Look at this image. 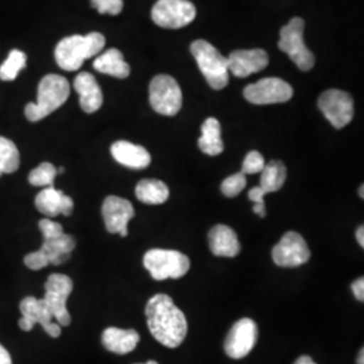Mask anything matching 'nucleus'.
I'll list each match as a JSON object with an SVG mask.
<instances>
[{"label":"nucleus","mask_w":364,"mask_h":364,"mask_svg":"<svg viewBox=\"0 0 364 364\" xmlns=\"http://www.w3.org/2000/svg\"><path fill=\"white\" fill-rule=\"evenodd\" d=\"M294 364H316L311 356H301Z\"/></svg>","instance_id":"obj_40"},{"label":"nucleus","mask_w":364,"mask_h":364,"mask_svg":"<svg viewBox=\"0 0 364 364\" xmlns=\"http://www.w3.org/2000/svg\"><path fill=\"white\" fill-rule=\"evenodd\" d=\"M191 52L209 85L218 91L225 88L230 80L228 60L204 39L195 41L191 45Z\"/></svg>","instance_id":"obj_4"},{"label":"nucleus","mask_w":364,"mask_h":364,"mask_svg":"<svg viewBox=\"0 0 364 364\" xmlns=\"http://www.w3.org/2000/svg\"><path fill=\"white\" fill-rule=\"evenodd\" d=\"M358 364H364V350L362 348L360 352H359V356H358Z\"/></svg>","instance_id":"obj_41"},{"label":"nucleus","mask_w":364,"mask_h":364,"mask_svg":"<svg viewBox=\"0 0 364 364\" xmlns=\"http://www.w3.org/2000/svg\"><path fill=\"white\" fill-rule=\"evenodd\" d=\"M150 105L165 117H174L182 107V92L178 82L169 75H158L150 82Z\"/></svg>","instance_id":"obj_7"},{"label":"nucleus","mask_w":364,"mask_h":364,"mask_svg":"<svg viewBox=\"0 0 364 364\" xmlns=\"http://www.w3.org/2000/svg\"><path fill=\"white\" fill-rule=\"evenodd\" d=\"M243 95L252 105H277L289 102L293 96V88L282 78H262L246 87Z\"/></svg>","instance_id":"obj_10"},{"label":"nucleus","mask_w":364,"mask_h":364,"mask_svg":"<svg viewBox=\"0 0 364 364\" xmlns=\"http://www.w3.org/2000/svg\"><path fill=\"white\" fill-rule=\"evenodd\" d=\"M111 154L117 164L130 169H146L151 162V156L144 146L129 141H117L112 144Z\"/></svg>","instance_id":"obj_18"},{"label":"nucleus","mask_w":364,"mask_h":364,"mask_svg":"<svg viewBox=\"0 0 364 364\" xmlns=\"http://www.w3.org/2000/svg\"><path fill=\"white\" fill-rule=\"evenodd\" d=\"M304 30L305 22L301 18H293L287 26L282 27L279 34L281 38L278 42V48L287 53L290 60L299 66V69L308 72L314 66V55L306 48L304 42Z\"/></svg>","instance_id":"obj_6"},{"label":"nucleus","mask_w":364,"mask_h":364,"mask_svg":"<svg viewBox=\"0 0 364 364\" xmlns=\"http://www.w3.org/2000/svg\"><path fill=\"white\" fill-rule=\"evenodd\" d=\"M34 203L39 212L48 218H55L58 215L70 216L75 208L73 200L54 186L43 188V191H41L36 197Z\"/></svg>","instance_id":"obj_17"},{"label":"nucleus","mask_w":364,"mask_h":364,"mask_svg":"<svg viewBox=\"0 0 364 364\" xmlns=\"http://www.w3.org/2000/svg\"><path fill=\"white\" fill-rule=\"evenodd\" d=\"M247 185L246 174L237 173L228 178H225L221 183V193L227 197H236Z\"/></svg>","instance_id":"obj_30"},{"label":"nucleus","mask_w":364,"mask_h":364,"mask_svg":"<svg viewBox=\"0 0 364 364\" xmlns=\"http://www.w3.org/2000/svg\"><path fill=\"white\" fill-rule=\"evenodd\" d=\"M317 105L335 129H343L353 117V99L351 95L340 90H329L320 97Z\"/></svg>","instance_id":"obj_11"},{"label":"nucleus","mask_w":364,"mask_h":364,"mask_svg":"<svg viewBox=\"0 0 364 364\" xmlns=\"http://www.w3.org/2000/svg\"><path fill=\"white\" fill-rule=\"evenodd\" d=\"M0 364H13L11 355L0 344Z\"/></svg>","instance_id":"obj_37"},{"label":"nucleus","mask_w":364,"mask_h":364,"mask_svg":"<svg viewBox=\"0 0 364 364\" xmlns=\"http://www.w3.org/2000/svg\"><path fill=\"white\" fill-rule=\"evenodd\" d=\"M1 174H3V173H1V171H0V177H1Z\"/></svg>","instance_id":"obj_45"},{"label":"nucleus","mask_w":364,"mask_h":364,"mask_svg":"<svg viewBox=\"0 0 364 364\" xmlns=\"http://www.w3.org/2000/svg\"><path fill=\"white\" fill-rule=\"evenodd\" d=\"M254 212H255L259 218H262V219L266 218V207H264V205H257V204H255V205H254Z\"/></svg>","instance_id":"obj_39"},{"label":"nucleus","mask_w":364,"mask_h":364,"mask_svg":"<svg viewBox=\"0 0 364 364\" xmlns=\"http://www.w3.org/2000/svg\"><path fill=\"white\" fill-rule=\"evenodd\" d=\"M287 181V166L281 161H272L260 171V188L267 193L279 191Z\"/></svg>","instance_id":"obj_26"},{"label":"nucleus","mask_w":364,"mask_h":364,"mask_svg":"<svg viewBox=\"0 0 364 364\" xmlns=\"http://www.w3.org/2000/svg\"><path fill=\"white\" fill-rule=\"evenodd\" d=\"M363 191H364V186H363V185H362V186H360V192H359V193H360V197H362V198H364Z\"/></svg>","instance_id":"obj_42"},{"label":"nucleus","mask_w":364,"mask_h":364,"mask_svg":"<svg viewBox=\"0 0 364 364\" xmlns=\"http://www.w3.org/2000/svg\"><path fill=\"white\" fill-rule=\"evenodd\" d=\"M102 215L108 232L126 237L129 235V223L135 210L129 200L119 196H108L103 203Z\"/></svg>","instance_id":"obj_15"},{"label":"nucleus","mask_w":364,"mask_h":364,"mask_svg":"<svg viewBox=\"0 0 364 364\" xmlns=\"http://www.w3.org/2000/svg\"><path fill=\"white\" fill-rule=\"evenodd\" d=\"M147 326L156 341L168 348L180 347L188 333V321L181 309L166 294H156L146 305Z\"/></svg>","instance_id":"obj_1"},{"label":"nucleus","mask_w":364,"mask_h":364,"mask_svg":"<svg viewBox=\"0 0 364 364\" xmlns=\"http://www.w3.org/2000/svg\"><path fill=\"white\" fill-rule=\"evenodd\" d=\"M21 156L19 150L13 141L0 136V171L1 173H14L19 169Z\"/></svg>","instance_id":"obj_27"},{"label":"nucleus","mask_w":364,"mask_h":364,"mask_svg":"<svg viewBox=\"0 0 364 364\" xmlns=\"http://www.w3.org/2000/svg\"><path fill=\"white\" fill-rule=\"evenodd\" d=\"M209 247L213 255L235 258L240 252L237 235L228 225H215L208 234Z\"/></svg>","instance_id":"obj_20"},{"label":"nucleus","mask_w":364,"mask_h":364,"mask_svg":"<svg viewBox=\"0 0 364 364\" xmlns=\"http://www.w3.org/2000/svg\"><path fill=\"white\" fill-rule=\"evenodd\" d=\"M356 239H358V243L364 247V227H359L358 231H356Z\"/></svg>","instance_id":"obj_38"},{"label":"nucleus","mask_w":364,"mask_h":364,"mask_svg":"<svg viewBox=\"0 0 364 364\" xmlns=\"http://www.w3.org/2000/svg\"><path fill=\"white\" fill-rule=\"evenodd\" d=\"M69 95L70 85L65 77L48 75L39 82L37 103H28L25 108V115L30 122H39L64 105Z\"/></svg>","instance_id":"obj_3"},{"label":"nucleus","mask_w":364,"mask_h":364,"mask_svg":"<svg viewBox=\"0 0 364 364\" xmlns=\"http://www.w3.org/2000/svg\"><path fill=\"white\" fill-rule=\"evenodd\" d=\"M228 69L236 77H248L263 70L269 64V55L262 49L235 50L230 54Z\"/></svg>","instance_id":"obj_16"},{"label":"nucleus","mask_w":364,"mask_h":364,"mask_svg":"<svg viewBox=\"0 0 364 364\" xmlns=\"http://www.w3.org/2000/svg\"><path fill=\"white\" fill-rule=\"evenodd\" d=\"M151 18L164 28H181L195 21V4L189 0H158L151 10Z\"/></svg>","instance_id":"obj_9"},{"label":"nucleus","mask_w":364,"mask_h":364,"mask_svg":"<svg viewBox=\"0 0 364 364\" xmlns=\"http://www.w3.org/2000/svg\"><path fill=\"white\" fill-rule=\"evenodd\" d=\"M23 260H25L27 267L31 270H41L49 264V259L42 250L27 254Z\"/></svg>","instance_id":"obj_34"},{"label":"nucleus","mask_w":364,"mask_h":364,"mask_svg":"<svg viewBox=\"0 0 364 364\" xmlns=\"http://www.w3.org/2000/svg\"><path fill=\"white\" fill-rule=\"evenodd\" d=\"M27 55L22 50L14 49L9 54L7 60L0 66V80L14 81L18 77V73L26 68Z\"/></svg>","instance_id":"obj_28"},{"label":"nucleus","mask_w":364,"mask_h":364,"mask_svg":"<svg viewBox=\"0 0 364 364\" xmlns=\"http://www.w3.org/2000/svg\"><path fill=\"white\" fill-rule=\"evenodd\" d=\"M266 162L263 156L258 153V151H250L245 161H243V168H242V173L243 174H257L260 173L263 168H264Z\"/></svg>","instance_id":"obj_31"},{"label":"nucleus","mask_w":364,"mask_h":364,"mask_svg":"<svg viewBox=\"0 0 364 364\" xmlns=\"http://www.w3.org/2000/svg\"><path fill=\"white\" fill-rule=\"evenodd\" d=\"M19 309L22 313V318L19 320V328L25 332L31 331L36 324H41L50 338H60L61 326L53 323V314L46 306L43 299L26 297L21 301Z\"/></svg>","instance_id":"obj_12"},{"label":"nucleus","mask_w":364,"mask_h":364,"mask_svg":"<svg viewBox=\"0 0 364 364\" xmlns=\"http://www.w3.org/2000/svg\"><path fill=\"white\" fill-rule=\"evenodd\" d=\"M64 171H65L64 168H60V169L57 170V173H64Z\"/></svg>","instance_id":"obj_43"},{"label":"nucleus","mask_w":364,"mask_h":364,"mask_svg":"<svg viewBox=\"0 0 364 364\" xmlns=\"http://www.w3.org/2000/svg\"><path fill=\"white\" fill-rule=\"evenodd\" d=\"M57 169L50 162H42L38 168L30 171L28 174V182L33 186H41V188H49L53 186L55 176H57Z\"/></svg>","instance_id":"obj_29"},{"label":"nucleus","mask_w":364,"mask_h":364,"mask_svg":"<svg viewBox=\"0 0 364 364\" xmlns=\"http://www.w3.org/2000/svg\"><path fill=\"white\" fill-rule=\"evenodd\" d=\"M93 68L100 73L114 77L127 78L130 76V65L124 61L123 54L117 49H109L100 54L95 60Z\"/></svg>","instance_id":"obj_23"},{"label":"nucleus","mask_w":364,"mask_h":364,"mask_svg":"<svg viewBox=\"0 0 364 364\" xmlns=\"http://www.w3.org/2000/svg\"><path fill=\"white\" fill-rule=\"evenodd\" d=\"M45 290L43 301L52 312L53 318L60 326H69L72 318L66 309V299L73 290V281L64 274H52L45 284Z\"/></svg>","instance_id":"obj_8"},{"label":"nucleus","mask_w":364,"mask_h":364,"mask_svg":"<svg viewBox=\"0 0 364 364\" xmlns=\"http://www.w3.org/2000/svg\"><path fill=\"white\" fill-rule=\"evenodd\" d=\"M76 248V240L72 235L65 232L52 239H43L41 250L46 254L49 264L60 266L64 264L70 258L72 251Z\"/></svg>","instance_id":"obj_22"},{"label":"nucleus","mask_w":364,"mask_h":364,"mask_svg":"<svg viewBox=\"0 0 364 364\" xmlns=\"http://www.w3.org/2000/svg\"><path fill=\"white\" fill-rule=\"evenodd\" d=\"M141 340V336L134 329H120L115 326L107 328L103 335L102 341L105 350L114 352L117 355H126L134 351Z\"/></svg>","instance_id":"obj_21"},{"label":"nucleus","mask_w":364,"mask_h":364,"mask_svg":"<svg viewBox=\"0 0 364 364\" xmlns=\"http://www.w3.org/2000/svg\"><path fill=\"white\" fill-rule=\"evenodd\" d=\"M91 6L99 14L117 15L123 10V0H91Z\"/></svg>","instance_id":"obj_32"},{"label":"nucleus","mask_w":364,"mask_h":364,"mask_svg":"<svg viewBox=\"0 0 364 364\" xmlns=\"http://www.w3.org/2000/svg\"><path fill=\"white\" fill-rule=\"evenodd\" d=\"M144 267L156 281L178 279L189 272L191 260L180 251L153 248L144 257Z\"/></svg>","instance_id":"obj_5"},{"label":"nucleus","mask_w":364,"mask_h":364,"mask_svg":"<svg viewBox=\"0 0 364 364\" xmlns=\"http://www.w3.org/2000/svg\"><path fill=\"white\" fill-rule=\"evenodd\" d=\"M105 46V36L96 31L87 36H70L58 42L54 55L61 69L75 72L82 66L85 60L102 52Z\"/></svg>","instance_id":"obj_2"},{"label":"nucleus","mask_w":364,"mask_h":364,"mask_svg":"<svg viewBox=\"0 0 364 364\" xmlns=\"http://www.w3.org/2000/svg\"><path fill=\"white\" fill-rule=\"evenodd\" d=\"M198 147L204 154L219 156L224 150L221 141V126L218 119L208 117L201 126V136L198 139Z\"/></svg>","instance_id":"obj_24"},{"label":"nucleus","mask_w":364,"mask_h":364,"mask_svg":"<svg viewBox=\"0 0 364 364\" xmlns=\"http://www.w3.org/2000/svg\"><path fill=\"white\" fill-rule=\"evenodd\" d=\"M274 263L281 267H299L311 258V250L305 239L294 231L282 236L279 243L272 251Z\"/></svg>","instance_id":"obj_13"},{"label":"nucleus","mask_w":364,"mask_h":364,"mask_svg":"<svg viewBox=\"0 0 364 364\" xmlns=\"http://www.w3.org/2000/svg\"><path fill=\"white\" fill-rule=\"evenodd\" d=\"M352 291L356 299H359L360 302L364 301V279L359 278L352 284Z\"/></svg>","instance_id":"obj_36"},{"label":"nucleus","mask_w":364,"mask_h":364,"mask_svg":"<svg viewBox=\"0 0 364 364\" xmlns=\"http://www.w3.org/2000/svg\"><path fill=\"white\" fill-rule=\"evenodd\" d=\"M144 364H158V363H156V362H154V360H150V362H147V363H144Z\"/></svg>","instance_id":"obj_44"},{"label":"nucleus","mask_w":364,"mask_h":364,"mask_svg":"<svg viewBox=\"0 0 364 364\" xmlns=\"http://www.w3.org/2000/svg\"><path fill=\"white\" fill-rule=\"evenodd\" d=\"M136 198L147 205H159L168 201L169 188L165 182L147 178L138 182L135 188Z\"/></svg>","instance_id":"obj_25"},{"label":"nucleus","mask_w":364,"mask_h":364,"mask_svg":"<svg viewBox=\"0 0 364 364\" xmlns=\"http://www.w3.org/2000/svg\"><path fill=\"white\" fill-rule=\"evenodd\" d=\"M258 340V326L251 318H242L235 323L224 343L225 353L232 359L246 358Z\"/></svg>","instance_id":"obj_14"},{"label":"nucleus","mask_w":364,"mask_h":364,"mask_svg":"<svg viewBox=\"0 0 364 364\" xmlns=\"http://www.w3.org/2000/svg\"><path fill=\"white\" fill-rule=\"evenodd\" d=\"M75 90L80 95V105L84 112L93 114L103 105V92L91 73L82 72L75 78Z\"/></svg>","instance_id":"obj_19"},{"label":"nucleus","mask_w":364,"mask_h":364,"mask_svg":"<svg viewBox=\"0 0 364 364\" xmlns=\"http://www.w3.org/2000/svg\"><path fill=\"white\" fill-rule=\"evenodd\" d=\"M39 230L43 235V239H52L55 236L64 234L63 225L57 221L50 220V219H42L39 221Z\"/></svg>","instance_id":"obj_33"},{"label":"nucleus","mask_w":364,"mask_h":364,"mask_svg":"<svg viewBox=\"0 0 364 364\" xmlns=\"http://www.w3.org/2000/svg\"><path fill=\"white\" fill-rule=\"evenodd\" d=\"M264 196L266 192L260 186H255L248 192V198L257 205H264Z\"/></svg>","instance_id":"obj_35"}]
</instances>
